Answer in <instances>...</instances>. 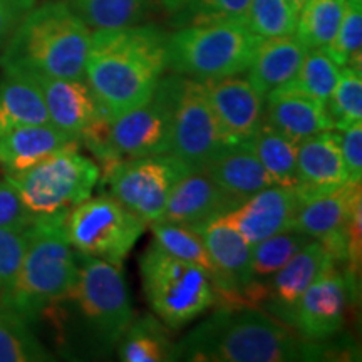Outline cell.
Wrapping results in <instances>:
<instances>
[{"label":"cell","mask_w":362,"mask_h":362,"mask_svg":"<svg viewBox=\"0 0 362 362\" xmlns=\"http://www.w3.org/2000/svg\"><path fill=\"white\" fill-rule=\"evenodd\" d=\"M139 272L148 305L171 330L185 327L216 304L206 272L171 255L158 243L144 250Z\"/></svg>","instance_id":"cell-7"},{"label":"cell","mask_w":362,"mask_h":362,"mask_svg":"<svg viewBox=\"0 0 362 362\" xmlns=\"http://www.w3.org/2000/svg\"><path fill=\"white\" fill-rule=\"evenodd\" d=\"M49 121L42 94L30 76L4 69L0 79V136L25 124H42Z\"/></svg>","instance_id":"cell-26"},{"label":"cell","mask_w":362,"mask_h":362,"mask_svg":"<svg viewBox=\"0 0 362 362\" xmlns=\"http://www.w3.org/2000/svg\"><path fill=\"white\" fill-rule=\"evenodd\" d=\"M332 129L341 131L362 121V69L344 66L325 103Z\"/></svg>","instance_id":"cell-34"},{"label":"cell","mask_w":362,"mask_h":362,"mask_svg":"<svg viewBox=\"0 0 362 362\" xmlns=\"http://www.w3.org/2000/svg\"><path fill=\"white\" fill-rule=\"evenodd\" d=\"M148 223L111 194H99L72 206L64 216V230L79 255L123 265Z\"/></svg>","instance_id":"cell-9"},{"label":"cell","mask_w":362,"mask_h":362,"mask_svg":"<svg viewBox=\"0 0 362 362\" xmlns=\"http://www.w3.org/2000/svg\"><path fill=\"white\" fill-rule=\"evenodd\" d=\"M93 30L123 29L141 24L153 0H66Z\"/></svg>","instance_id":"cell-29"},{"label":"cell","mask_w":362,"mask_h":362,"mask_svg":"<svg viewBox=\"0 0 362 362\" xmlns=\"http://www.w3.org/2000/svg\"><path fill=\"white\" fill-rule=\"evenodd\" d=\"M264 123L296 143L332 129L325 104L291 84H284L265 94Z\"/></svg>","instance_id":"cell-20"},{"label":"cell","mask_w":362,"mask_h":362,"mask_svg":"<svg viewBox=\"0 0 362 362\" xmlns=\"http://www.w3.org/2000/svg\"><path fill=\"white\" fill-rule=\"evenodd\" d=\"M101 173L111 197L151 223L163 218L171 189L189 170L171 153H165L121 160Z\"/></svg>","instance_id":"cell-10"},{"label":"cell","mask_w":362,"mask_h":362,"mask_svg":"<svg viewBox=\"0 0 362 362\" xmlns=\"http://www.w3.org/2000/svg\"><path fill=\"white\" fill-rule=\"evenodd\" d=\"M226 141L202 81L180 76L170 153L189 171H203L225 148Z\"/></svg>","instance_id":"cell-12"},{"label":"cell","mask_w":362,"mask_h":362,"mask_svg":"<svg viewBox=\"0 0 362 362\" xmlns=\"http://www.w3.org/2000/svg\"><path fill=\"white\" fill-rule=\"evenodd\" d=\"M67 148H81V139L51 123L21 126L0 136V170L19 173Z\"/></svg>","instance_id":"cell-23"},{"label":"cell","mask_w":362,"mask_h":362,"mask_svg":"<svg viewBox=\"0 0 362 362\" xmlns=\"http://www.w3.org/2000/svg\"><path fill=\"white\" fill-rule=\"evenodd\" d=\"M287 2H288V6L292 7V11L296 12V16L298 17V13H300L302 7L305 6V2H307V0H287Z\"/></svg>","instance_id":"cell-44"},{"label":"cell","mask_w":362,"mask_h":362,"mask_svg":"<svg viewBox=\"0 0 362 362\" xmlns=\"http://www.w3.org/2000/svg\"><path fill=\"white\" fill-rule=\"evenodd\" d=\"M252 149L267 173L280 187L296 188L297 176V143L270 124L262 123L250 139Z\"/></svg>","instance_id":"cell-28"},{"label":"cell","mask_w":362,"mask_h":362,"mask_svg":"<svg viewBox=\"0 0 362 362\" xmlns=\"http://www.w3.org/2000/svg\"><path fill=\"white\" fill-rule=\"evenodd\" d=\"M362 206L361 183L347 181L341 187L300 198L293 230L319 240L339 265L346 264L349 221Z\"/></svg>","instance_id":"cell-15"},{"label":"cell","mask_w":362,"mask_h":362,"mask_svg":"<svg viewBox=\"0 0 362 362\" xmlns=\"http://www.w3.org/2000/svg\"><path fill=\"white\" fill-rule=\"evenodd\" d=\"M160 2L170 13H176L178 11H181L185 6H187L188 2H192V0H160Z\"/></svg>","instance_id":"cell-43"},{"label":"cell","mask_w":362,"mask_h":362,"mask_svg":"<svg viewBox=\"0 0 362 362\" xmlns=\"http://www.w3.org/2000/svg\"><path fill=\"white\" fill-rule=\"evenodd\" d=\"M339 71L341 67L332 61L325 49H309L297 76L287 84L325 104L336 88Z\"/></svg>","instance_id":"cell-35"},{"label":"cell","mask_w":362,"mask_h":362,"mask_svg":"<svg viewBox=\"0 0 362 362\" xmlns=\"http://www.w3.org/2000/svg\"><path fill=\"white\" fill-rule=\"evenodd\" d=\"M205 173L215 181L225 193L245 202L248 197L274 185L262 163L253 153L250 141L225 148L214 158Z\"/></svg>","instance_id":"cell-24"},{"label":"cell","mask_w":362,"mask_h":362,"mask_svg":"<svg viewBox=\"0 0 362 362\" xmlns=\"http://www.w3.org/2000/svg\"><path fill=\"white\" fill-rule=\"evenodd\" d=\"M40 317L51 320L59 344L72 356L106 359L134 319L123 270L81 255L69 292L45 307Z\"/></svg>","instance_id":"cell-1"},{"label":"cell","mask_w":362,"mask_h":362,"mask_svg":"<svg viewBox=\"0 0 362 362\" xmlns=\"http://www.w3.org/2000/svg\"><path fill=\"white\" fill-rule=\"evenodd\" d=\"M42 342L29 329V322L19 314L0 305V362L52 361Z\"/></svg>","instance_id":"cell-32"},{"label":"cell","mask_w":362,"mask_h":362,"mask_svg":"<svg viewBox=\"0 0 362 362\" xmlns=\"http://www.w3.org/2000/svg\"><path fill=\"white\" fill-rule=\"evenodd\" d=\"M24 74L30 76L37 84L51 124L64 133L81 138L83 131L101 116L93 93L84 79L51 78L42 74H29V72Z\"/></svg>","instance_id":"cell-21"},{"label":"cell","mask_w":362,"mask_h":362,"mask_svg":"<svg viewBox=\"0 0 362 362\" xmlns=\"http://www.w3.org/2000/svg\"><path fill=\"white\" fill-rule=\"evenodd\" d=\"M193 228L200 233L218 274V284L215 287L216 302L228 307L245 305L243 292L252 282L250 243L232 225L226 223L221 215Z\"/></svg>","instance_id":"cell-16"},{"label":"cell","mask_w":362,"mask_h":362,"mask_svg":"<svg viewBox=\"0 0 362 362\" xmlns=\"http://www.w3.org/2000/svg\"><path fill=\"white\" fill-rule=\"evenodd\" d=\"M247 27L262 39L296 33L297 16L287 0H252Z\"/></svg>","instance_id":"cell-38"},{"label":"cell","mask_w":362,"mask_h":362,"mask_svg":"<svg viewBox=\"0 0 362 362\" xmlns=\"http://www.w3.org/2000/svg\"><path fill=\"white\" fill-rule=\"evenodd\" d=\"M297 176L298 198L337 188L351 181L339 134L334 133V129L297 143Z\"/></svg>","instance_id":"cell-22"},{"label":"cell","mask_w":362,"mask_h":362,"mask_svg":"<svg viewBox=\"0 0 362 362\" xmlns=\"http://www.w3.org/2000/svg\"><path fill=\"white\" fill-rule=\"evenodd\" d=\"M202 83L228 144L250 141L264 123V94L240 74Z\"/></svg>","instance_id":"cell-17"},{"label":"cell","mask_w":362,"mask_h":362,"mask_svg":"<svg viewBox=\"0 0 362 362\" xmlns=\"http://www.w3.org/2000/svg\"><path fill=\"white\" fill-rule=\"evenodd\" d=\"M324 49L339 67L362 69V0H346L336 37Z\"/></svg>","instance_id":"cell-36"},{"label":"cell","mask_w":362,"mask_h":362,"mask_svg":"<svg viewBox=\"0 0 362 362\" xmlns=\"http://www.w3.org/2000/svg\"><path fill=\"white\" fill-rule=\"evenodd\" d=\"M79 149H61L30 168L6 175L4 180L33 215L66 214L88 200L101 180L98 163L81 155Z\"/></svg>","instance_id":"cell-8"},{"label":"cell","mask_w":362,"mask_h":362,"mask_svg":"<svg viewBox=\"0 0 362 362\" xmlns=\"http://www.w3.org/2000/svg\"><path fill=\"white\" fill-rule=\"evenodd\" d=\"M148 225L151 228L153 235H155L156 243L163 250L178 257L181 260L202 267L208 274V277L211 279L214 288L216 287V284H218V274H216L214 262H211L210 255H208V250L205 243H203L200 233L193 226L173 223V221L165 220L151 221Z\"/></svg>","instance_id":"cell-30"},{"label":"cell","mask_w":362,"mask_h":362,"mask_svg":"<svg viewBox=\"0 0 362 362\" xmlns=\"http://www.w3.org/2000/svg\"><path fill=\"white\" fill-rule=\"evenodd\" d=\"M329 357L325 342L305 341L257 307L220 305L176 342L173 361L309 362Z\"/></svg>","instance_id":"cell-2"},{"label":"cell","mask_w":362,"mask_h":362,"mask_svg":"<svg viewBox=\"0 0 362 362\" xmlns=\"http://www.w3.org/2000/svg\"><path fill=\"white\" fill-rule=\"evenodd\" d=\"M37 0H0V47L7 44L22 19L35 7Z\"/></svg>","instance_id":"cell-42"},{"label":"cell","mask_w":362,"mask_h":362,"mask_svg":"<svg viewBox=\"0 0 362 362\" xmlns=\"http://www.w3.org/2000/svg\"><path fill=\"white\" fill-rule=\"evenodd\" d=\"M298 206L300 198L296 188L272 185L221 216L250 245H255L272 235L293 228Z\"/></svg>","instance_id":"cell-18"},{"label":"cell","mask_w":362,"mask_h":362,"mask_svg":"<svg viewBox=\"0 0 362 362\" xmlns=\"http://www.w3.org/2000/svg\"><path fill=\"white\" fill-rule=\"evenodd\" d=\"M341 143L344 163H346L349 180L361 183L362 180V121L349 128L337 131Z\"/></svg>","instance_id":"cell-41"},{"label":"cell","mask_w":362,"mask_h":362,"mask_svg":"<svg viewBox=\"0 0 362 362\" xmlns=\"http://www.w3.org/2000/svg\"><path fill=\"white\" fill-rule=\"evenodd\" d=\"M332 264H336V260L327 248L319 240H310L270 279L264 282L252 280L243 292V302L248 307L267 312L291 327L292 310L297 300Z\"/></svg>","instance_id":"cell-13"},{"label":"cell","mask_w":362,"mask_h":362,"mask_svg":"<svg viewBox=\"0 0 362 362\" xmlns=\"http://www.w3.org/2000/svg\"><path fill=\"white\" fill-rule=\"evenodd\" d=\"M310 240L314 238L298 232V230L291 228L285 230V232L272 235V237L252 245V280L264 282V280L270 279L272 275L282 269L298 250H302Z\"/></svg>","instance_id":"cell-33"},{"label":"cell","mask_w":362,"mask_h":362,"mask_svg":"<svg viewBox=\"0 0 362 362\" xmlns=\"http://www.w3.org/2000/svg\"><path fill=\"white\" fill-rule=\"evenodd\" d=\"M66 214L35 218L29 226L21 269L11 287L0 293V305L8 307L29 324L69 292L78 275L79 259L67 240Z\"/></svg>","instance_id":"cell-5"},{"label":"cell","mask_w":362,"mask_h":362,"mask_svg":"<svg viewBox=\"0 0 362 362\" xmlns=\"http://www.w3.org/2000/svg\"><path fill=\"white\" fill-rule=\"evenodd\" d=\"M166 40L156 25L93 30L84 81L101 116L115 119L151 96L168 69Z\"/></svg>","instance_id":"cell-3"},{"label":"cell","mask_w":362,"mask_h":362,"mask_svg":"<svg viewBox=\"0 0 362 362\" xmlns=\"http://www.w3.org/2000/svg\"><path fill=\"white\" fill-rule=\"evenodd\" d=\"M346 0H307L297 17V39L307 49H324L336 37Z\"/></svg>","instance_id":"cell-31"},{"label":"cell","mask_w":362,"mask_h":362,"mask_svg":"<svg viewBox=\"0 0 362 362\" xmlns=\"http://www.w3.org/2000/svg\"><path fill=\"white\" fill-rule=\"evenodd\" d=\"M262 37L243 22L178 27L166 40V62L175 74L198 81L247 72Z\"/></svg>","instance_id":"cell-6"},{"label":"cell","mask_w":362,"mask_h":362,"mask_svg":"<svg viewBox=\"0 0 362 362\" xmlns=\"http://www.w3.org/2000/svg\"><path fill=\"white\" fill-rule=\"evenodd\" d=\"M90 29L66 0L34 7L13 30L0 57L2 69L84 79Z\"/></svg>","instance_id":"cell-4"},{"label":"cell","mask_w":362,"mask_h":362,"mask_svg":"<svg viewBox=\"0 0 362 362\" xmlns=\"http://www.w3.org/2000/svg\"><path fill=\"white\" fill-rule=\"evenodd\" d=\"M35 218L37 216L27 210L16 189L6 180L0 181V228H25L33 225Z\"/></svg>","instance_id":"cell-40"},{"label":"cell","mask_w":362,"mask_h":362,"mask_svg":"<svg viewBox=\"0 0 362 362\" xmlns=\"http://www.w3.org/2000/svg\"><path fill=\"white\" fill-rule=\"evenodd\" d=\"M29 226L0 228V293L11 287L21 269L27 248V238H29Z\"/></svg>","instance_id":"cell-39"},{"label":"cell","mask_w":362,"mask_h":362,"mask_svg":"<svg viewBox=\"0 0 362 362\" xmlns=\"http://www.w3.org/2000/svg\"><path fill=\"white\" fill-rule=\"evenodd\" d=\"M307 51L309 49L296 34L262 39L247 69V78L265 96L269 90L291 83L296 78Z\"/></svg>","instance_id":"cell-25"},{"label":"cell","mask_w":362,"mask_h":362,"mask_svg":"<svg viewBox=\"0 0 362 362\" xmlns=\"http://www.w3.org/2000/svg\"><path fill=\"white\" fill-rule=\"evenodd\" d=\"M252 0H192L173 13L176 27L216 24V22H243L250 11Z\"/></svg>","instance_id":"cell-37"},{"label":"cell","mask_w":362,"mask_h":362,"mask_svg":"<svg viewBox=\"0 0 362 362\" xmlns=\"http://www.w3.org/2000/svg\"><path fill=\"white\" fill-rule=\"evenodd\" d=\"M175 347L168 325L148 314L131 320L116 349L123 362H168L173 361Z\"/></svg>","instance_id":"cell-27"},{"label":"cell","mask_w":362,"mask_h":362,"mask_svg":"<svg viewBox=\"0 0 362 362\" xmlns=\"http://www.w3.org/2000/svg\"><path fill=\"white\" fill-rule=\"evenodd\" d=\"M178 84L180 74L163 76L146 101L111 119L110 143L117 160L170 153Z\"/></svg>","instance_id":"cell-11"},{"label":"cell","mask_w":362,"mask_h":362,"mask_svg":"<svg viewBox=\"0 0 362 362\" xmlns=\"http://www.w3.org/2000/svg\"><path fill=\"white\" fill-rule=\"evenodd\" d=\"M356 275L341 270L339 264L327 267L298 298L292 310L291 327L312 342H329L342 330Z\"/></svg>","instance_id":"cell-14"},{"label":"cell","mask_w":362,"mask_h":362,"mask_svg":"<svg viewBox=\"0 0 362 362\" xmlns=\"http://www.w3.org/2000/svg\"><path fill=\"white\" fill-rule=\"evenodd\" d=\"M240 203L238 198L225 193L205 171H189L171 189L161 220L198 226L225 215Z\"/></svg>","instance_id":"cell-19"}]
</instances>
